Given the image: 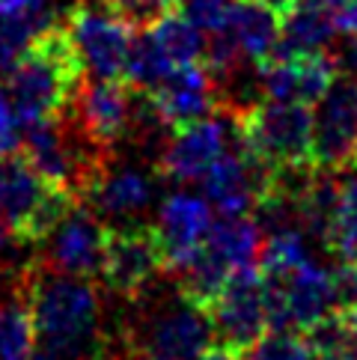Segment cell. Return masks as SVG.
<instances>
[{
    "mask_svg": "<svg viewBox=\"0 0 357 360\" xmlns=\"http://www.w3.org/2000/svg\"><path fill=\"white\" fill-rule=\"evenodd\" d=\"M346 60H349V66H351V75L357 78V33H354V39H351V45L346 51Z\"/></svg>",
    "mask_w": 357,
    "mask_h": 360,
    "instance_id": "d6a6232c",
    "label": "cell"
},
{
    "mask_svg": "<svg viewBox=\"0 0 357 360\" xmlns=\"http://www.w3.org/2000/svg\"><path fill=\"white\" fill-rule=\"evenodd\" d=\"M164 274V248L158 229L149 224L110 226L105 244V265H101V283L119 298H140L152 280Z\"/></svg>",
    "mask_w": 357,
    "mask_h": 360,
    "instance_id": "52a82bcc",
    "label": "cell"
},
{
    "mask_svg": "<svg viewBox=\"0 0 357 360\" xmlns=\"http://www.w3.org/2000/svg\"><path fill=\"white\" fill-rule=\"evenodd\" d=\"M36 4H42V0H0V12H4V15H12V12H24Z\"/></svg>",
    "mask_w": 357,
    "mask_h": 360,
    "instance_id": "1f68e13d",
    "label": "cell"
},
{
    "mask_svg": "<svg viewBox=\"0 0 357 360\" xmlns=\"http://www.w3.org/2000/svg\"><path fill=\"white\" fill-rule=\"evenodd\" d=\"M78 202V194L36 173L21 152L0 155V217L18 244H42Z\"/></svg>",
    "mask_w": 357,
    "mask_h": 360,
    "instance_id": "3957f363",
    "label": "cell"
},
{
    "mask_svg": "<svg viewBox=\"0 0 357 360\" xmlns=\"http://www.w3.org/2000/svg\"><path fill=\"white\" fill-rule=\"evenodd\" d=\"M313 345L298 330H271L250 349L247 360H313Z\"/></svg>",
    "mask_w": 357,
    "mask_h": 360,
    "instance_id": "d4e9b609",
    "label": "cell"
},
{
    "mask_svg": "<svg viewBox=\"0 0 357 360\" xmlns=\"http://www.w3.org/2000/svg\"><path fill=\"white\" fill-rule=\"evenodd\" d=\"M146 30L152 36V42L158 45V51L167 57L170 66L200 63L202 54H206V36H202V30L185 15V12L173 9Z\"/></svg>",
    "mask_w": 357,
    "mask_h": 360,
    "instance_id": "44dd1931",
    "label": "cell"
},
{
    "mask_svg": "<svg viewBox=\"0 0 357 360\" xmlns=\"http://www.w3.org/2000/svg\"><path fill=\"white\" fill-rule=\"evenodd\" d=\"M337 313L346 325V337H349V352L357 354V304H346V307H337Z\"/></svg>",
    "mask_w": 357,
    "mask_h": 360,
    "instance_id": "4dcf8cb0",
    "label": "cell"
},
{
    "mask_svg": "<svg viewBox=\"0 0 357 360\" xmlns=\"http://www.w3.org/2000/svg\"><path fill=\"white\" fill-rule=\"evenodd\" d=\"M110 226L105 224L93 205L78 202L63 217L60 226L51 233L42 244V259L48 268H57L63 274L101 280V265H105V244H108Z\"/></svg>",
    "mask_w": 357,
    "mask_h": 360,
    "instance_id": "9c48e42d",
    "label": "cell"
},
{
    "mask_svg": "<svg viewBox=\"0 0 357 360\" xmlns=\"http://www.w3.org/2000/svg\"><path fill=\"white\" fill-rule=\"evenodd\" d=\"M235 0H178V9L197 24L202 33H214L226 24V15Z\"/></svg>",
    "mask_w": 357,
    "mask_h": 360,
    "instance_id": "4316f807",
    "label": "cell"
},
{
    "mask_svg": "<svg viewBox=\"0 0 357 360\" xmlns=\"http://www.w3.org/2000/svg\"><path fill=\"white\" fill-rule=\"evenodd\" d=\"M170 69L173 66L158 51V45L152 42L149 30H137L134 39H131V48H129V60H125L122 81L131 89H137V93H149Z\"/></svg>",
    "mask_w": 357,
    "mask_h": 360,
    "instance_id": "cb8c5ba5",
    "label": "cell"
},
{
    "mask_svg": "<svg viewBox=\"0 0 357 360\" xmlns=\"http://www.w3.org/2000/svg\"><path fill=\"white\" fill-rule=\"evenodd\" d=\"M84 63L72 42L66 21H57L33 36L24 54L12 63L4 86L21 125L63 117L81 86Z\"/></svg>",
    "mask_w": 357,
    "mask_h": 360,
    "instance_id": "7a4b0ae2",
    "label": "cell"
},
{
    "mask_svg": "<svg viewBox=\"0 0 357 360\" xmlns=\"http://www.w3.org/2000/svg\"><path fill=\"white\" fill-rule=\"evenodd\" d=\"M101 4L117 12L122 21H129L134 30H146L167 12H173L178 0H101Z\"/></svg>",
    "mask_w": 357,
    "mask_h": 360,
    "instance_id": "484cf974",
    "label": "cell"
},
{
    "mask_svg": "<svg viewBox=\"0 0 357 360\" xmlns=\"http://www.w3.org/2000/svg\"><path fill=\"white\" fill-rule=\"evenodd\" d=\"M134 108H137V89L125 81H98L81 84L72 101V120L93 143L108 152L119 146L134 128Z\"/></svg>",
    "mask_w": 357,
    "mask_h": 360,
    "instance_id": "30bf717a",
    "label": "cell"
},
{
    "mask_svg": "<svg viewBox=\"0 0 357 360\" xmlns=\"http://www.w3.org/2000/svg\"><path fill=\"white\" fill-rule=\"evenodd\" d=\"M155 229H158V238L164 248V274H173L206 241L212 229V209L200 197L173 194L164 200Z\"/></svg>",
    "mask_w": 357,
    "mask_h": 360,
    "instance_id": "2e32d148",
    "label": "cell"
},
{
    "mask_svg": "<svg viewBox=\"0 0 357 360\" xmlns=\"http://www.w3.org/2000/svg\"><path fill=\"white\" fill-rule=\"evenodd\" d=\"M226 152V128L218 117L197 120L173 131L158 158V173L170 182H194Z\"/></svg>",
    "mask_w": 357,
    "mask_h": 360,
    "instance_id": "9a60e30c",
    "label": "cell"
},
{
    "mask_svg": "<svg viewBox=\"0 0 357 360\" xmlns=\"http://www.w3.org/2000/svg\"><path fill=\"white\" fill-rule=\"evenodd\" d=\"M164 128L178 131L197 120H206L218 110V89L202 63L173 66L164 78L143 93Z\"/></svg>",
    "mask_w": 357,
    "mask_h": 360,
    "instance_id": "4fadbf2b",
    "label": "cell"
},
{
    "mask_svg": "<svg viewBox=\"0 0 357 360\" xmlns=\"http://www.w3.org/2000/svg\"><path fill=\"white\" fill-rule=\"evenodd\" d=\"M351 167H354V170H357V152H354V164H351Z\"/></svg>",
    "mask_w": 357,
    "mask_h": 360,
    "instance_id": "d590c367",
    "label": "cell"
},
{
    "mask_svg": "<svg viewBox=\"0 0 357 360\" xmlns=\"http://www.w3.org/2000/svg\"><path fill=\"white\" fill-rule=\"evenodd\" d=\"M152 200V179L137 167H108L101 170L98 182L86 191L81 202L93 205L101 217H122L131 221Z\"/></svg>",
    "mask_w": 357,
    "mask_h": 360,
    "instance_id": "e0dca14e",
    "label": "cell"
},
{
    "mask_svg": "<svg viewBox=\"0 0 357 360\" xmlns=\"http://www.w3.org/2000/svg\"><path fill=\"white\" fill-rule=\"evenodd\" d=\"M214 33H223L247 60L262 63L280 45V12L262 0H235L226 24Z\"/></svg>",
    "mask_w": 357,
    "mask_h": 360,
    "instance_id": "ac0fdd59",
    "label": "cell"
},
{
    "mask_svg": "<svg viewBox=\"0 0 357 360\" xmlns=\"http://www.w3.org/2000/svg\"><path fill=\"white\" fill-rule=\"evenodd\" d=\"M6 241H9V229H6V224H4V217H0V253L6 250Z\"/></svg>",
    "mask_w": 357,
    "mask_h": 360,
    "instance_id": "e575fe53",
    "label": "cell"
},
{
    "mask_svg": "<svg viewBox=\"0 0 357 360\" xmlns=\"http://www.w3.org/2000/svg\"><path fill=\"white\" fill-rule=\"evenodd\" d=\"M271 167H265L259 158L238 146V152H223L209 167L202 176V188L221 214H247L257 209V202L271 185Z\"/></svg>",
    "mask_w": 357,
    "mask_h": 360,
    "instance_id": "5bb4252c",
    "label": "cell"
},
{
    "mask_svg": "<svg viewBox=\"0 0 357 360\" xmlns=\"http://www.w3.org/2000/svg\"><path fill=\"white\" fill-rule=\"evenodd\" d=\"M262 233L259 224L247 214H221L212 221V229L206 236V248L223 259L233 271L241 268H259V253H262Z\"/></svg>",
    "mask_w": 357,
    "mask_h": 360,
    "instance_id": "ffe728a7",
    "label": "cell"
},
{
    "mask_svg": "<svg viewBox=\"0 0 357 360\" xmlns=\"http://www.w3.org/2000/svg\"><path fill=\"white\" fill-rule=\"evenodd\" d=\"M21 292L30 304L36 345L45 360H105L101 295L96 280L63 274L45 262H30L21 274Z\"/></svg>",
    "mask_w": 357,
    "mask_h": 360,
    "instance_id": "6da1fadb",
    "label": "cell"
},
{
    "mask_svg": "<svg viewBox=\"0 0 357 360\" xmlns=\"http://www.w3.org/2000/svg\"><path fill=\"white\" fill-rule=\"evenodd\" d=\"M21 137H24V125L18 120L15 108H12L4 81H0V155H12V152H18L21 149Z\"/></svg>",
    "mask_w": 357,
    "mask_h": 360,
    "instance_id": "83f0119b",
    "label": "cell"
},
{
    "mask_svg": "<svg viewBox=\"0 0 357 360\" xmlns=\"http://www.w3.org/2000/svg\"><path fill=\"white\" fill-rule=\"evenodd\" d=\"M318 360H357L354 352H337V354H322Z\"/></svg>",
    "mask_w": 357,
    "mask_h": 360,
    "instance_id": "836d02e7",
    "label": "cell"
},
{
    "mask_svg": "<svg viewBox=\"0 0 357 360\" xmlns=\"http://www.w3.org/2000/svg\"><path fill=\"white\" fill-rule=\"evenodd\" d=\"M36 349V328L30 304L18 286L15 295L0 301V360H24Z\"/></svg>",
    "mask_w": 357,
    "mask_h": 360,
    "instance_id": "7402d4cb",
    "label": "cell"
},
{
    "mask_svg": "<svg viewBox=\"0 0 357 360\" xmlns=\"http://www.w3.org/2000/svg\"><path fill=\"white\" fill-rule=\"evenodd\" d=\"M238 146L271 170H301L313 164V108L301 101H257L233 117Z\"/></svg>",
    "mask_w": 357,
    "mask_h": 360,
    "instance_id": "277c9868",
    "label": "cell"
},
{
    "mask_svg": "<svg viewBox=\"0 0 357 360\" xmlns=\"http://www.w3.org/2000/svg\"><path fill=\"white\" fill-rule=\"evenodd\" d=\"M322 244L339 262L357 259V179H342L334 221H330V229Z\"/></svg>",
    "mask_w": 357,
    "mask_h": 360,
    "instance_id": "603a6c76",
    "label": "cell"
},
{
    "mask_svg": "<svg viewBox=\"0 0 357 360\" xmlns=\"http://www.w3.org/2000/svg\"><path fill=\"white\" fill-rule=\"evenodd\" d=\"M24 360H30V357H24Z\"/></svg>",
    "mask_w": 357,
    "mask_h": 360,
    "instance_id": "8d00e7d4",
    "label": "cell"
},
{
    "mask_svg": "<svg viewBox=\"0 0 357 360\" xmlns=\"http://www.w3.org/2000/svg\"><path fill=\"white\" fill-rule=\"evenodd\" d=\"M342 33H357V0H322Z\"/></svg>",
    "mask_w": 357,
    "mask_h": 360,
    "instance_id": "f1b7e54d",
    "label": "cell"
},
{
    "mask_svg": "<svg viewBox=\"0 0 357 360\" xmlns=\"http://www.w3.org/2000/svg\"><path fill=\"white\" fill-rule=\"evenodd\" d=\"M197 360H247L241 349H233L226 342H209L206 349L197 354Z\"/></svg>",
    "mask_w": 357,
    "mask_h": 360,
    "instance_id": "f546056e",
    "label": "cell"
},
{
    "mask_svg": "<svg viewBox=\"0 0 357 360\" xmlns=\"http://www.w3.org/2000/svg\"><path fill=\"white\" fill-rule=\"evenodd\" d=\"M212 325L200 307L188 304L178 295V307L155 313L140 337H129L137 360H197L209 345Z\"/></svg>",
    "mask_w": 357,
    "mask_h": 360,
    "instance_id": "8fae6325",
    "label": "cell"
},
{
    "mask_svg": "<svg viewBox=\"0 0 357 360\" xmlns=\"http://www.w3.org/2000/svg\"><path fill=\"white\" fill-rule=\"evenodd\" d=\"M339 33L334 15L327 12L322 0H298L280 15V45L283 54H316L327 51Z\"/></svg>",
    "mask_w": 357,
    "mask_h": 360,
    "instance_id": "d6986e66",
    "label": "cell"
},
{
    "mask_svg": "<svg viewBox=\"0 0 357 360\" xmlns=\"http://www.w3.org/2000/svg\"><path fill=\"white\" fill-rule=\"evenodd\" d=\"M259 89L265 98L277 101H301V105H316L330 84L339 75V63L327 51L316 54H283L274 51L271 57L257 63Z\"/></svg>",
    "mask_w": 357,
    "mask_h": 360,
    "instance_id": "7c38bea8",
    "label": "cell"
},
{
    "mask_svg": "<svg viewBox=\"0 0 357 360\" xmlns=\"http://www.w3.org/2000/svg\"><path fill=\"white\" fill-rule=\"evenodd\" d=\"M209 316L212 337L250 352L268 333V307H265V283L259 268L233 271L214 301L202 310Z\"/></svg>",
    "mask_w": 357,
    "mask_h": 360,
    "instance_id": "8992f818",
    "label": "cell"
},
{
    "mask_svg": "<svg viewBox=\"0 0 357 360\" xmlns=\"http://www.w3.org/2000/svg\"><path fill=\"white\" fill-rule=\"evenodd\" d=\"M66 27L78 48L84 69L98 81H122L134 27L101 0H74L66 12Z\"/></svg>",
    "mask_w": 357,
    "mask_h": 360,
    "instance_id": "5b68a950",
    "label": "cell"
},
{
    "mask_svg": "<svg viewBox=\"0 0 357 360\" xmlns=\"http://www.w3.org/2000/svg\"><path fill=\"white\" fill-rule=\"evenodd\" d=\"M357 152V78L337 75L313 110V164L346 173Z\"/></svg>",
    "mask_w": 357,
    "mask_h": 360,
    "instance_id": "ba28073f",
    "label": "cell"
}]
</instances>
